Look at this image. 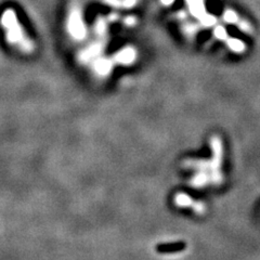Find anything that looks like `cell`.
I'll use <instances>...</instances> for the list:
<instances>
[{"label": "cell", "mask_w": 260, "mask_h": 260, "mask_svg": "<svg viewBox=\"0 0 260 260\" xmlns=\"http://www.w3.org/2000/svg\"><path fill=\"white\" fill-rule=\"evenodd\" d=\"M186 248V244L184 242H175L170 244H158L155 247L158 254H175V252L182 251Z\"/></svg>", "instance_id": "1"}]
</instances>
